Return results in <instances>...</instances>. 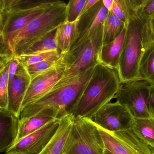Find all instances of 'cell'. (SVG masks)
Masks as SVG:
<instances>
[{
	"mask_svg": "<svg viewBox=\"0 0 154 154\" xmlns=\"http://www.w3.org/2000/svg\"><path fill=\"white\" fill-rule=\"evenodd\" d=\"M94 67L89 68L72 78L60 80L48 93L23 109L20 123L38 114L59 120L71 114L83 87L91 75Z\"/></svg>",
	"mask_w": 154,
	"mask_h": 154,
	"instance_id": "cell-1",
	"label": "cell"
},
{
	"mask_svg": "<svg viewBox=\"0 0 154 154\" xmlns=\"http://www.w3.org/2000/svg\"><path fill=\"white\" fill-rule=\"evenodd\" d=\"M121 81L117 69L100 63L83 87L71 114L75 119H92L95 113L114 98Z\"/></svg>",
	"mask_w": 154,
	"mask_h": 154,
	"instance_id": "cell-2",
	"label": "cell"
},
{
	"mask_svg": "<svg viewBox=\"0 0 154 154\" xmlns=\"http://www.w3.org/2000/svg\"><path fill=\"white\" fill-rule=\"evenodd\" d=\"M67 4L60 1L57 5L30 21L13 34L7 44L0 46V58L20 56L32 45L56 29L66 21Z\"/></svg>",
	"mask_w": 154,
	"mask_h": 154,
	"instance_id": "cell-3",
	"label": "cell"
},
{
	"mask_svg": "<svg viewBox=\"0 0 154 154\" xmlns=\"http://www.w3.org/2000/svg\"><path fill=\"white\" fill-rule=\"evenodd\" d=\"M153 40L149 22L142 21L135 13L131 14L118 69L121 82L138 79L140 60Z\"/></svg>",
	"mask_w": 154,
	"mask_h": 154,
	"instance_id": "cell-4",
	"label": "cell"
},
{
	"mask_svg": "<svg viewBox=\"0 0 154 154\" xmlns=\"http://www.w3.org/2000/svg\"><path fill=\"white\" fill-rule=\"evenodd\" d=\"M46 0H0V46L30 21L60 2Z\"/></svg>",
	"mask_w": 154,
	"mask_h": 154,
	"instance_id": "cell-5",
	"label": "cell"
},
{
	"mask_svg": "<svg viewBox=\"0 0 154 154\" xmlns=\"http://www.w3.org/2000/svg\"><path fill=\"white\" fill-rule=\"evenodd\" d=\"M105 149L100 132L94 121L85 117L75 119L64 154H104Z\"/></svg>",
	"mask_w": 154,
	"mask_h": 154,
	"instance_id": "cell-6",
	"label": "cell"
},
{
	"mask_svg": "<svg viewBox=\"0 0 154 154\" xmlns=\"http://www.w3.org/2000/svg\"><path fill=\"white\" fill-rule=\"evenodd\" d=\"M151 84L140 78L121 82L114 98L134 119L152 118L149 105Z\"/></svg>",
	"mask_w": 154,
	"mask_h": 154,
	"instance_id": "cell-7",
	"label": "cell"
},
{
	"mask_svg": "<svg viewBox=\"0 0 154 154\" xmlns=\"http://www.w3.org/2000/svg\"><path fill=\"white\" fill-rule=\"evenodd\" d=\"M103 25L78 50L70 55H63L66 69L61 80L72 78L100 63V50L103 45Z\"/></svg>",
	"mask_w": 154,
	"mask_h": 154,
	"instance_id": "cell-8",
	"label": "cell"
},
{
	"mask_svg": "<svg viewBox=\"0 0 154 154\" xmlns=\"http://www.w3.org/2000/svg\"><path fill=\"white\" fill-rule=\"evenodd\" d=\"M109 12L103 6L102 0H99L91 9L80 17L77 20L71 49L65 55L73 54L84 45L103 25Z\"/></svg>",
	"mask_w": 154,
	"mask_h": 154,
	"instance_id": "cell-9",
	"label": "cell"
},
{
	"mask_svg": "<svg viewBox=\"0 0 154 154\" xmlns=\"http://www.w3.org/2000/svg\"><path fill=\"white\" fill-rule=\"evenodd\" d=\"M98 128L105 149L113 154H153L150 147L137 137L131 129L109 132Z\"/></svg>",
	"mask_w": 154,
	"mask_h": 154,
	"instance_id": "cell-10",
	"label": "cell"
},
{
	"mask_svg": "<svg viewBox=\"0 0 154 154\" xmlns=\"http://www.w3.org/2000/svg\"><path fill=\"white\" fill-rule=\"evenodd\" d=\"M66 68L63 56L60 63L31 78L23 100L22 109L48 93L61 80Z\"/></svg>",
	"mask_w": 154,
	"mask_h": 154,
	"instance_id": "cell-11",
	"label": "cell"
},
{
	"mask_svg": "<svg viewBox=\"0 0 154 154\" xmlns=\"http://www.w3.org/2000/svg\"><path fill=\"white\" fill-rule=\"evenodd\" d=\"M100 128L109 132L131 129L134 118L127 109L116 101L101 108L92 119Z\"/></svg>",
	"mask_w": 154,
	"mask_h": 154,
	"instance_id": "cell-12",
	"label": "cell"
},
{
	"mask_svg": "<svg viewBox=\"0 0 154 154\" xmlns=\"http://www.w3.org/2000/svg\"><path fill=\"white\" fill-rule=\"evenodd\" d=\"M61 120L54 119L34 133L23 138L5 154H40L56 132Z\"/></svg>",
	"mask_w": 154,
	"mask_h": 154,
	"instance_id": "cell-13",
	"label": "cell"
},
{
	"mask_svg": "<svg viewBox=\"0 0 154 154\" xmlns=\"http://www.w3.org/2000/svg\"><path fill=\"white\" fill-rule=\"evenodd\" d=\"M31 80L26 67L20 63L8 87V110L20 118L23 100Z\"/></svg>",
	"mask_w": 154,
	"mask_h": 154,
	"instance_id": "cell-14",
	"label": "cell"
},
{
	"mask_svg": "<svg viewBox=\"0 0 154 154\" xmlns=\"http://www.w3.org/2000/svg\"><path fill=\"white\" fill-rule=\"evenodd\" d=\"M20 118L8 109H0V151L4 153L15 143L19 129Z\"/></svg>",
	"mask_w": 154,
	"mask_h": 154,
	"instance_id": "cell-15",
	"label": "cell"
},
{
	"mask_svg": "<svg viewBox=\"0 0 154 154\" xmlns=\"http://www.w3.org/2000/svg\"><path fill=\"white\" fill-rule=\"evenodd\" d=\"M74 119L70 114L61 120L56 132L40 154H64Z\"/></svg>",
	"mask_w": 154,
	"mask_h": 154,
	"instance_id": "cell-16",
	"label": "cell"
},
{
	"mask_svg": "<svg viewBox=\"0 0 154 154\" xmlns=\"http://www.w3.org/2000/svg\"><path fill=\"white\" fill-rule=\"evenodd\" d=\"M126 32L127 28L112 42L102 45L99 56L100 63L118 70L120 58L124 46Z\"/></svg>",
	"mask_w": 154,
	"mask_h": 154,
	"instance_id": "cell-17",
	"label": "cell"
},
{
	"mask_svg": "<svg viewBox=\"0 0 154 154\" xmlns=\"http://www.w3.org/2000/svg\"><path fill=\"white\" fill-rule=\"evenodd\" d=\"M77 22V20L73 22L66 21L57 29L56 41L62 55L66 54L70 51Z\"/></svg>",
	"mask_w": 154,
	"mask_h": 154,
	"instance_id": "cell-18",
	"label": "cell"
},
{
	"mask_svg": "<svg viewBox=\"0 0 154 154\" xmlns=\"http://www.w3.org/2000/svg\"><path fill=\"white\" fill-rule=\"evenodd\" d=\"M131 130L149 147H154V119H134Z\"/></svg>",
	"mask_w": 154,
	"mask_h": 154,
	"instance_id": "cell-19",
	"label": "cell"
},
{
	"mask_svg": "<svg viewBox=\"0 0 154 154\" xmlns=\"http://www.w3.org/2000/svg\"><path fill=\"white\" fill-rule=\"evenodd\" d=\"M126 28L125 23L119 20L111 10L109 11L103 25V45L112 42Z\"/></svg>",
	"mask_w": 154,
	"mask_h": 154,
	"instance_id": "cell-20",
	"label": "cell"
},
{
	"mask_svg": "<svg viewBox=\"0 0 154 154\" xmlns=\"http://www.w3.org/2000/svg\"><path fill=\"white\" fill-rule=\"evenodd\" d=\"M54 119H56L47 115L38 114L20 123L18 134L14 145L21 139L34 133Z\"/></svg>",
	"mask_w": 154,
	"mask_h": 154,
	"instance_id": "cell-21",
	"label": "cell"
},
{
	"mask_svg": "<svg viewBox=\"0 0 154 154\" xmlns=\"http://www.w3.org/2000/svg\"><path fill=\"white\" fill-rule=\"evenodd\" d=\"M139 78L154 83V40L149 43L141 57Z\"/></svg>",
	"mask_w": 154,
	"mask_h": 154,
	"instance_id": "cell-22",
	"label": "cell"
},
{
	"mask_svg": "<svg viewBox=\"0 0 154 154\" xmlns=\"http://www.w3.org/2000/svg\"><path fill=\"white\" fill-rule=\"evenodd\" d=\"M11 60L0 59V109H8L9 70Z\"/></svg>",
	"mask_w": 154,
	"mask_h": 154,
	"instance_id": "cell-23",
	"label": "cell"
},
{
	"mask_svg": "<svg viewBox=\"0 0 154 154\" xmlns=\"http://www.w3.org/2000/svg\"><path fill=\"white\" fill-rule=\"evenodd\" d=\"M56 30L50 32L41 40L32 45L20 56L32 55L58 49L56 41Z\"/></svg>",
	"mask_w": 154,
	"mask_h": 154,
	"instance_id": "cell-24",
	"label": "cell"
},
{
	"mask_svg": "<svg viewBox=\"0 0 154 154\" xmlns=\"http://www.w3.org/2000/svg\"><path fill=\"white\" fill-rule=\"evenodd\" d=\"M63 55L58 49L52 50L37 54L19 57L20 63L25 66H29L39 62L49 60H57Z\"/></svg>",
	"mask_w": 154,
	"mask_h": 154,
	"instance_id": "cell-25",
	"label": "cell"
},
{
	"mask_svg": "<svg viewBox=\"0 0 154 154\" xmlns=\"http://www.w3.org/2000/svg\"><path fill=\"white\" fill-rule=\"evenodd\" d=\"M111 11L113 14L125 23L127 26L130 11L127 0H113Z\"/></svg>",
	"mask_w": 154,
	"mask_h": 154,
	"instance_id": "cell-26",
	"label": "cell"
},
{
	"mask_svg": "<svg viewBox=\"0 0 154 154\" xmlns=\"http://www.w3.org/2000/svg\"><path fill=\"white\" fill-rule=\"evenodd\" d=\"M86 0H71L67 4L66 21L73 22L79 18Z\"/></svg>",
	"mask_w": 154,
	"mask_h": 154,
	"instance_id": "cell-27",
	"label": "cell"
},
{
	"mask_svg": "<svg viewBox=\"0 0 154 154\" xmlns=\"http://www.w3.org/2000/svg\"><path fill=\"white\" fill-rule=\"evenodd\" d=\"M63 56L57 60H46L26 66L31 78L60 63L63 59Z\"/></svg>",
	"mask_w": 154,
	"mask_h": 154,
	"instance_id": "cell-28",
	"label": "cell"
},
{
	"mask_svg": "<svg viewBox=\"0 0 154 154\" xmlns=\"http://www.w3.org/2000/svg\"><path fill=\"white\" fill-rule=\"evenodd\" d=\"M154 14V0H144L143 4L136 12L139 19L146 22H149Z\"/></svg>",
	"mask_w": 154,
	"mask_h": 154,
	"instance_id": "cell-29",
	"label": "cell"
},
{
	"mask_svg": "<svg viewBox=\"0 0 154 154\" xmlns=\"http://www.w3.org/2000/svg\"><path fill=\"white\" fill-rule=\"evenodd\" d=\"M20 63L19 58L18 57L15 56L11 59L9 70V85L13 80Z\"/></svg>",
	"mask_w": 154,
	"mask_h": 154,
	"instance_id": "cell-30",
	"label": "cell"
},
{
	"mask_svg": "<svg viewBox=\"0 0 154 154\" xmlns=\"http://www.w3.org/2000/svg\"><path fill=\"white\" fill-rule=\"evenodd\" d=\"M149 105L150 113L154 119V83L151 84L149 96Z\"/></svg>",
	"mask_w": 154,
	"mask_h": 154,
	"instance_id": "cell-31",
	"label": "cell"
},
{
	"mask_svg": "<svg viewBox=\"0 0 154 154\" xmlns=\"http://www.w3.org/2000/svg\"><path fill=\"white\" fill-rule=\"evenodd\" d=\"M98 1H99V0H93V1L86 0V2H85V4L82 10V12H81V14H80L78 19H79L80 17H82V15H83L85 13H86L89 10L91 9V8L93 6H94Z\"/></svg>",
	"mask_w": 154,
	"mask_h": 154,
	"instance_id": "cell-32",
	"label": "cell"
},
{
	"mask_svg": "<svg viewBox=\"0 0 154 154\" xmlns=\"http://www.w3.org/2000/svg\"><path fill=\"white\" fill-rule=\"evenodd\" d=\"M103 6L109 11L111 10L113 0H102Z\"/></svg>",
	"mask_w": 154,
	"mask_h": 154,
	"instance_id": "cell-33",
	"label": "cell"
},
{
	"mask_svg": "<svg viewBox=\"0 0 154 154\" xmlns=\"http://www.w3.org/2000/svg\"><path fill=\"white\" fill-rule=\"evenodd\" d=\"M149 23L151 34H152V36H153V39L154 40V14L151 17Z\"/></svg>",
	"mask_w": 154,
	"mask_h": 154,
	"instance_id": "cell-34",
	"label": "cell"
},
{
	"mask_svg": "<svg viewBox=\"0 0 154 154\" xmlns=\"http://www.w3.org/2000/svg\"><path fill=\"white\" fill-rule=\"evenodd\" d=\"M104 154H113V153L111 152L109 150H107V149H105L104 150Z\"/></svg>",
	"mask_w": 154,
	"mask_h": 154,
	"instance_id": "cell-35",
	"label": "cell"
},
{
	"mask_svg": "<svg viewBox=\"0 0 154 154\" xmlns=\"http://www.w3.org/2000/svg\"><path fill=\"white\" fill-rule=\"evenodd\" d=\"M150 149H151V151H152L153 154H154V147H150Z\"/></svg>",
	"mask_w": 154,
	"mask_h": 154,
	"instance_id": "cell-36",
	"label": "cell"
}]
</instances>
